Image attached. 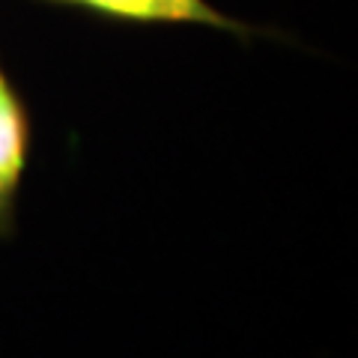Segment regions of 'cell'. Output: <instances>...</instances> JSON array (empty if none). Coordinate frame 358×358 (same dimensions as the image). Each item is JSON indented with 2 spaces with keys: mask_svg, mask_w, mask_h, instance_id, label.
Wrapping results in <instances>:
<instances>
[{
  "mask_svg": "<svg viewBox=\"0 0 358 358\" xmlns=\"http://www.w3.org/2000/svg\"><path fill=\"white\" fill-rule=\"evenodd\" d=\"M36 126L21 87L0 57V242L18 233V200L33 162Z\"/></svg>",
  "mask_w": 358,
  "mask_h": 358,
  "instance_id": "1",
  "label": "cell"
},
{
  "mask_svg": "<svg viewBox=\"0 0 358 358\" xmlns=\"http://www.w3.org/2000/svg\"><path fill=\"white\" fill-rule=\"evenodd\" d=\"M51 6L81 9L90 15H102L126 24H164V27H206L236 39L257 36V27L227 15L212 0H42Z\"/></svg>",
  "mask_w": 358,
  "mask_h": 358,
  "instance_id": "2",
  "label": "cell"
}]
</instances>
